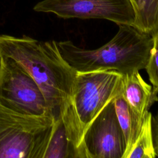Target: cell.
<instances>
[{"label": "cell", "instance_id": "10", "mask_svg": "<svg viewBox=\"0 0 158 158\" xmlns=\"http://www.w3.org/2000/svg\"><path fill=\"white\" fill-rule=\"evenodd\" d=\"M114 104L125 137L126 150L123 158H126L139 135L144 119L141 120L133 112L122 93L114 99Z\"/></svg>", "mask_w": 158, "mask_h": 158}, {"label": "cell", "instance_id": "14", "mask_svg": "<svg viewBox=\"0 0 158 158\" xmlns=\"http://www.w3.org/2000/svg\"><path fill=\"white\" fill-rule=\"evenodd\" d=\"M152 130L154 149L158 156V112L156 116L152 117Z\"/></svg>", "mask_w": 158, "mask_h": 158}, {"label": "cell", "instance_id": "1", "mask_svg": "<svg viewBox=\"0 0 158 158\" xmlns=\"http://www.w3.org/2000/svg\"><path fill=\"white\" fill-rule=\"evenodd\" d=\"M0 54L15 60L33 77L57 117L70 101L77 72L62 57L56 41L2 35Z\"/></svg>", "mask_w": 158, "mask_h": 158}, {"label": "cell", "instance_id": "3", "mask_svg": "<svg viewBox=\"0 0 158 158\" xmlns=\"http://www.w3.org/2000/svg\"><path fill=\"white\" fill-rule=\"evenodd\" d=\"M122 75L115 70L77 72L70 101L62 114L69 121L83 153L84 133L103 108L122 93Z\"/></svg>", "mask_w": 158, "mask_h": 158}, {"label": "cell", "instance_id": "6", "mask_svg": "<svg viewBox=\"0 0 158 158\" xmlns=\"http://www.w3.org/2000/svg\"><path fill=\"white\" fill-rule=\"evenodd\" d=\"M33 10L63 19H106L118 25H133L135 18L130 0H43Z\"/></svg>", "mask_w": 158, "mask_h": 158}, {"label": "cell", "instance_id": "8", "mask_svg": "<svg viewBox=\"0 0 158 158\" xmlns=\"http://www.w3.org/2000/svg\"><path fill=\"white\" fill-rule=\"evenodd\" d=\"M122 94L133 112L141 120L151 105L158 101L152 87L143 80L138 70L122 75Z\"/></svg>", "mask_w": 158, "mask_h": 158}, {"label": "cell", "instance_id": "5", "mask_svg": "<svg viewBox=\"0 0 158 158\" xmlns=\"http://www.w3.org/2000/svg\"><path fill=\"white\" fill-rule=\"evenodd\" d=\"M2 58L0 104L24 115L51 114L42 91L33 77L13 59L4 56Z\"/></svg>", "mask_w": 158, "mask_h": 158}, {"label": "cell", "instance_id": "11", "mask_svg": "<svg viewBox=\"0 0 158 158\" xmlns=\"http://www.w3.org/2000/svg\"><path fill=\"white\" fill-rule=\"evenodd\" d=\"M134 12L133 25L153 37L158 31V0H130Z\"/></svg>", "mask_w": 158, "mask_h": 158}, {"label": "cell", "instance_id": "12", "mask_svg": "<svg viewBox=\"0 0 158 158\" xmlns=\"http://www.w3.org/2000/svg\"><path fill=\"white\" fill-rule=\"evenodd\" d=\"M152 114H146L139 135L126 158H154L157 157L152 136Z\"/></svg>", "mask_w": 158, "mask_h": 158}, {"label": "cell", "instance_id": "13", "mask_svg": "<svg viewBox=\"0 0 158 158\" xmlns=\"http://www.w3.org/2000/svg\"><path fill=\"white\" fill-rule=\"evenodd\" d=\"M152 46L146 66L149 81L152 85L153 93L158 94V31L152 37Z\"/></svg>", "mask_w": 158, "mask_h": 158}, {"label": "cell", "instance_id": "4", "mask_svg": "<svg viewBox=\"0 0 158 158\" xmlns=\"http://www.w3.org/2000/svg\"><path fill=\"white\" fill-rule=\"evenodd\" d=\"M55 117L24 115L0 104V158H43Z\"/></svg>", "mask_w": 158, "mask_h": 158}, {"label": "cell", "instance_id": "2", "mask_svg": "<svg viewBox=\"0 0 158 158\" xmlns=\"http://www.w3.org/2000/svg\"><path fill=\"white\" fill-rule=\"evenodd\" d=\"M56 43L62 57L77 72L115 70L123 75L145 69L153 39L133 25H118L116 35L97 49L81 48L71 41Z\"/></svg>", "mask_w": 158, "mask_h": 158}, {"label": "cell", "instance_id": "15", "mask_svg": "<svg viewBox=\"0 0 158 158\" xmlns=\"http://www.w3.org/2000/svg\"><path fill=\"white\" fill-rule=\"evenodd\" d=\"M2 56L0 54V77L2 73Z\"/></svg>", "mask_w": 158, "mask_h": 158}, {"label": "cell", "instance_id": "7", "mask_svg": "<svg viewBox=\"0 0 158 158\" xmlns=\"http://www.w3.org/2000/svg\"><path fill=\"white\" fill-rule=\"evenodd\" d=\"M82 148L85 158H123L126 143L116 115L114 99L86 129Z\"/></svg>", "mask_w": 158, "mask_h": 158}, {"label": "cell", "instance_id": "9", "mask_svg": "<svg viewBox=\"0 0 158 158\" xmlns=\"http://www.w3.org/2000/svg\"><path fill=\"white\" fill-rule=\"evenodd\" d=\"M43 158H79L60 114L54 118Z\"/></svg>", "mask_w": 158, "mask_h": 158}]
</instances>
